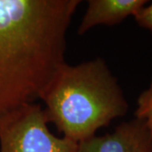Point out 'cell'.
I'll return each mask as SVG.
<instances>
[{
  "label": "cell",
  "mask_w": 152,
  "mask_h": 152,
  "mask_svg": "<svg viewBox=\"0 0 152 152\" xmlns=\"http://www.w3.org/2000/svg\"><path fill=\"white\" fill-rule=\"evenodd\" d=\"M80 0H0V118L41 100L65 64Z\"/></svg>",
  "instance_id": "obj_1"
},
{
  "label": "cell",
  "mask_w": 152,
  "mask_h": 152,
  "mask_svg": "<svg viewBox=\"0 0 152 152\" xmlns=\"http://www.w3.org/2000/svg\"><path fill=\"white\" fill-rule=\"evenodd\" d=\"M147 0H90L78 28V34L84 35L96 26L119 25L128 17L134 16L147 4Z\"/></svg>",
  "instance_id": "obj_5"
},
{
  "label": "cell",
  "mask_w": 152,
  "mask_h": 152,
  "mask_svg": "<svg viewBox=\"0 0 152 152\" xmlns=\"http://www.w3.org/2000/svg\"><path fill=\"white\" fill-rule=\"evenodd\" d=\"M40 104L24 105L0 118V152H77L78 143L57 137Z\"/></svg>",
  "instance_id": "obj_3"
},
{
  "label": "cell",
  "mask_w": 152,
  "mask_h": 152,
  "mask_svg": "<svg viewBox=\"0 0 152 152\" xmlns=\"http://www.w3.org/2000/svg\"><path fill=\"white\" fill-rule=\"evenodd\" d=\"M134 118L145 122L152 140V77L150 86L137 98Z\"/></svg>",
  "instance_id": "obj_6"
},
{
  "label": "cell",
  "mask_w": 152,
  "mask_h": 152,
  "mask_svg": "<svg viewBox=\"0 0 152 152\" xmlns=\"http://www.w3.org/2000/svg\"><path fill=\"white\" fill-rule=\"evenodd\" d=\"M136 23L148 30L152 35V2H150L138 11L134 16Z\"/></svg>",
  "instance_id": "obj_7"
},
{
  "label": "cell",
  "mask_w": 152,
  "mask_h": 152,
  "mask_svg": "<svg viewBox=\"0 0 152 152\" xmlns=\"http://www.w3.org/2000/svg\"><path fill=\"white\" fill-rule=\"evenodd\" d=\"M41 100L48 123L78 144L129 110L118 79L102 58L76 65L64 64Z\"/></svg>",
  "instance_id": "obj_2"
},
{
  "label": "cell",
  "mask_w": 152,
  "mask_h": 152,
  "mask_svg": "<svg viewBox=\"0 0 152 152\" xmlns=\"http://www.w3.org/2000/svg\"><path fill=\"white\" fill-rule=\"evenodd\" d=\"M77 152H152V140L145 122L134 118L112 133L79 143Z\"/></svg>",
  "instance_id": "obj_4"
}]
</instances>
